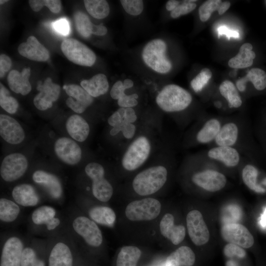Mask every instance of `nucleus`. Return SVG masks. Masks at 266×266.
<instances>
[{
	"label": "nucleus",
	"mask_w": 266,
	"mask_h": 266,
	"mask_svg": "<svg viewBox=\"0 0 266 266\" xmlns=\"http://www.w3.org/2000/svg\"><path fill=\"white\" fill-rule=\"evenodd\" d=\"M230 5L231 3L229 1L222 2L217 9L219 14L222 15L229 8Z\"/></svg>",
	"instance_id": "57"
},
{
	"label": "nucleus",
	"mask_w": 266,
	"mask_h": 266,
	"mask_svg": "<svg viewBox=\"0 0 266 266\" xmlns=\"http://www.w3.org/2000/svg\"><path fill=\"white\" fill-rule=\"evenodd\" d=\"M252 45L249 43L243 44L240 48L238 53L228 62L229 66L235 68H243L251 66L256 54L252 51Z\"/></svg>",
	"instance_id": "33"
},
{
	"label": "nucleus",
	"mask_w": 266,
	"mask_h": 266,
	"mask_svg": "<svg viewBox=\"0 0 266 266\" xmlns=\"http://www.w3.org/2000/svg\"><path fill=\"white\" fill-rule=\"evenodd\" d=\"M53 27L58 33L63 35H67L69 32V26L67 21L64 19H60L53 23Z\"/></svg>",
	"instance_id": "49"
},
{
	"label": "nucleus",
	"mask_w": 266,
	"mask_h": 266,
	"mask_svg": "<svg viewBox=\"0 0 266 266\" xmlns=\"http://www.w3.org/2000/svg\"><path fill=\"white\" fill-rule=\"evenodd\" d=\"M196 0H185L178 5L170 12V16L173 18H177L181 15L188 14L194 10L197 5L194 2Z\"/></svg>",
	"instance_id": "45"
},
{
	"label": "nucleus",
	"mask_w": 266,
	"mask_h": 266,
	"mask_svg": "<svg viewBox=\"0 0 266 266\" xmlns=\"http://www.w3.org/2000/svg\"><path fill=\"white\" fill-rule=\"evenodd\" d=\"M141 251L137 247L126 246L119 252L116 260V266H136Z\"/></svg>",
	"instance_id": "37"
},
{
	"label": "nucleus",
	"mask_w": 266,
	"mask_h": 266,
	"mask_svg": "<svg viewBox=\"0 0 266 266\" xmlns=\"http://www.w3.org/2000/svg\"><path fill=\"white\" fill-rule=\"evenodd\" d=\"M67 232L74 242L83 241L89 246L97 248L103 242L101 231L97 223L90 218L75 212L67 224Z\"/></svg>",
	"instance_id": "1"
},
{
	"label": "nucleus",
	"mask_w": 266,
	"mask_h": 266,
	"mask_svg": "<svg viewBox=\"0 0 266 266\" xmlns=\"http://www.w3.org/2000/svg\"><path fill=\"white\" fill-rule=\"evenodd\" d=\"M48 240L32 239L25 243L23 250L21 266H46L42 253L49 247Z\"/></svg>",
	"instance_id": "20"
},
{
	"label": "nucleus",
	"mask_w": 266,
	"mask_h": 266,
	"mask_svg": "<svg viewBox=\"0 0 266 266\" xmlns=\"http://www.w3.org/2000/svg\"><path fill=\"white\" fill-rule=\"evenodd\" d=\"M12 65L11 60L5 54H1L0 56V77H3L5 73L8 72Z\"/></svg>",
	"instance_id": "51"
},
{
	"label": "nucleus",
	"mask_w": 266,
	"mask_h": 266,
	"mask_svg": "<svg viewBox=\"0 0 266 266\" xmlns=\"http://www.w3.org/2000/svg\"><path fill=\"white\" fill-rule=\"evenodd\" d=\"M161 204L154 198H147L132 201L127 206L125 214L132 221H150L160 213Z\"/></svg>",
	"instance_id": "9"
},
{
	"label": "nucleus",
	"mask_w": 266,
	"mask_h": 266,
	"mask_svg": "<svg viewBox=\"0 0 266 266\" xmlns=\"http://www.w3.org/2000/svg\"><path fill=\"white\" fill-rule=\"evenodd\" d=\"M197 187L209 192H216L226 186L227 179L221 172L212 168H203L195 172L191 177Z\"/></svg>",
	"instance_id": "14"
},
{
	"label": "nucleus",
	"mask_w": 266,
	"mask_h": 266,
	"mask_svg": "<svg viewBox=\"0 0 266 266\" xmlns=\"http://www.w3.org/2000/svg\"><path fill=\"white\" fill-rule=\"evenodd\" d=\"M69 97L66 100L67 106L77 113H82L93 102L91 96L81 86L69 84L63 87Z\"/></svg>",
	"instance_id": "21"
},
{
	"label": "nucleus",
	"mask_w": 266,
	"mask_h": 266,
	"mask_svg": "<svg viewBox=\"0 0 266 266\" xmlns=\"http://www.w3.org/2000/svg\"><path fill=\"white\" fill-rule=\"evenodd\" d=\"M248 81L252 82L256 90H263L266 88V72L259 68L250 69L245 77L236 82V86L238 90L241 92L244 91Z\"/></svg>",
	"instance_id": "32"
},
{
	"label": "nucleus",
	"mask_w": 266,
	"mask_h": 266,
	"mask_svg": "<svg viewBox=\"0 0 266 266\" xmlns=\"http://www.w3.org/2000/svg\"><path fill=\"white\" fill-rule=\"evenodd\" d=\"M221 234L225 241L242 248H250L254 243L252 234L240 224L230 223L224 225L221 229Z\"/></svg>",
	"instance_id": "17"
},
{
	"label": "nucleus",
	"mask_w": 266,
	"mask_h": 266,
	"mask_svg": "<svg viewBox=\"0 0 266 266\" xmlns=\"http://www.w3.org/2000/svg\"><path fill=\"white\" fill-rule=\"evenodd\" d=\"M121 132L123 136L127 139L132 138L134 135L135 126L133 124L123 120L121 123Z\"/></svg>",
	"instance_id": "52"
},
{
	"label": "nucleus",
	"mask_w": 266,
	"mask_h": 266,
	"mask_svg": "<svg viewBox=\"0 0 266 266\" xmlns=\"http://www.w3.org/2000/svg\"><path fill=\"white\" fill-rule=\"evenodd\" d=\"M160 230L161 234L174 245L180 243L186 234L185 227L175 225L174 217L170 213H166L163 217L160 223Z\"/></svg>",
	"instance_id": "27"
},
{
	"label": "nucleus",
	"mask_w": 266,
	"mask_h": 266,
	"mask_svg": "<svg viewBox=\"0 0 266 266\" xmlns=\"http://www.w3.org/2000/svg\"><path fill=\"white\" fill-rule=\"evenodd\" d=\"M244 137V124L243 121L224 120L213 142V146H231L240 151Z\"/></svg>",
	"instance_id": "11"
},
{
	"label": "nucleus",
	"mask_w": 266,
	"mask_h": 266,
	"mask_svg": "<svg viewBox=\"0 0 266 266\" xmlns=\"http://www.w3.org/2000/svg\"><path fill=\"white\" fill-rule=\"evenodd\" d=\"M192 101L191 94L175 84L165 86L156 98V102L163 110L175 112L186 109Z\"/></svg>",
	"instance_id": "5"
},
{
	"label": "nucleus",
	"mask_w": 266,
	"mask_h": 266,
	"mask_svg": "<svg viewBox=\"0 0 266 266\" xmlns=\"http://www.w3.org/2000/svg\"><path fill=\"white\" fill-rule=\"evenodd\" d=\"M33 181L44 188L49 196L54 200H60L63 190L60 180L55 174L43 170L35 171L32 175Z\"/></svg>",
	"instance_id": "22"
},
{
	"label": "nucleus",
	"mask_w": 266,
	"mask_h": 266,
	"mask_svg": "<svg viewBox=\"0 0 266 266\" xmlns=\"http://www.w3.org/2000/svg\"><path fill=\"white\" fill-rule=\"evenodd\" d=\"M138 98V95L135 93L129 95L125 94L118 100L117 103L120 107L133 108L137 105V99Z\"/></svg>",
	"instance_id": "48"
},
{
	"label": "nucleus",
	"mask_w": 266,
	"mask_h": 266,
	"mask_svg": "<svg viewBox=\"0 0 266 266\" xmlns=\"http://www.w3.org/2000/svg\"><path fill=\"white\" fill-rule=\"evenodd\" d=\"M120 2L125 11L131 15H139L143 10V1L141 0H121Z\"/></svg>",
	"instance_id": "44"
},
{
	"label": "nucleus",
	"mask_w": 266,
	"mask_h": 266,
	"mask_svg": "<svg viewBox=\"0 0 266 266\" xmlns=\"http://www.w3.org/2000/svg\"><path fill=\"white\" fill-rule=\"evenodd\" d=\"M151 144L145 136L136 138L129 146L122 160L123 167L127 170L133 171L142 166L148 158Z\"/></svg>",
	"instance_id": "8"
},
{
	"label": "nucleus",
	"mask_w": 266,
	"mask_h": 266,
	"mask_svg": "<svg viewBox=\"0 0 266 266\" xmlns=\"http://www.w3.org/2000/svg\"><path fill=\"white\" fill-rule=\"evenodd\" d=\"M186 224L189 235L196 245L201 246L209 241V232L200 211H190L186 217Z\"/></svg>",
	"instance_id": "16"
},
{
	"label": "nucleus",
	"mask_w": 266,
	"mask_h": 266,
	"mask_svg": "<svg viewBox=\"0 0 266 266\" xmlns=\"http://www.w3.org/2000/svg\"><path fill=\"white\" fill-rule=\"evenodd\" d=\"M74 20L76 30L80 35L88 38L92 34L93 23L87 14L77 11L74 14Z\"/></svg>",
	"instance_id": "40"
},
{
	"label": "nucleus",
	"mask_w": 266,
	"mask_h": 266,
	"mask_svg": "<svg viewBox=\"0 0 266 266\" xmlns=\"http://www.w3.org/2000/svg\"><path fill=\"white\" fill-rule=\"evenodd\" d=\"M203 157L228 168L236 167L243 161L238 149L228 146H213L204 152Z\"/></svg>",
	"instance_id": "15"
},
{
	"label": "nucleus",
	"mask_w": 266,
	"mask_h": 266,
	"mask_svg": "<svg viewBox=\"0 0 266 266\" xmlns=\"http://www.w3.org/2000/svg\"><path fill=\"white\" fill-rule=\"evenodd\" d=\"M0 134L7 143L18 144L25 137L24 131L18 122L5 114L0 115Z\"/></svg>",
	"instance_id": "23"
},
{
	"label": "nucleus",
	"mask_w": 266,
	"mask_h": 266,
	"mask_svg": "<svg viewBox=\"0 0 266 266\" xmlns=\"http://www.w3.org/2000/svg\"><path fill=\"white\" fill-rule=\"evenodd\" d=\"M221 2L220 0H208L202 3L199 9L200 20L202 22L208 20L212 13L217 10Z\"/></svg>",
	"instance_id": "43"
},
{
	"label": "nucleus",
	"mask_w": 266,
	"mask_h": 266,
	"mask_svg": "<svg viewBox=\"0 0 266 266\" xmlns=\"http://www.w3.org/2000/svg\"><path fill=\"white\" fill-rule=\"evenodd\" d=\"M123 84L126 90L131 88L133 86V80L129 78L125 79L123 82Z\"/></svg>",
	"instance_id": "60"
},
{
	"label": "nucleus",
	"mask_w": 266,
	"mask_h": 266,
	"mask_svg": "<svg viewBox=\"0 0 266 266\" xmlns=\"http://www.w3.org/2000/svg\"><path fill=\"white\" fill-rule=\"evenodd\" d=\"M8 0H0V4H3L5 3H6V2H7Z\"/></svg>",
	"instance_id": "64"
},
{
	"label": "nucleus",
	"mask_w": 266,
	"mask_h": 266,
	"mask_svg": "<svg viewBox=\"0 0 266 266\" xmlns=\"http://www.w3.org/2000/svg\"><path fill=\"white\" fill-rule=\"evenodd\" d=\"M28 166V160L23 154L20 153L9 154L1 163L0 176L5 182L15 181L23 176Z\"/></svg>",
	"instance_id": "13"
},
{
	"label": "nucleus",
	"mask_w": 266,
	"mask_h": 266,
	"mask_svg": "<svg viewBox=\"0 0 266 266\" xmlns=\"http://www.w3.org/2000/svg\"><path fill=\"white\" fill-rule=\"evenodd\" d=\"M121 123L112 127V129L110 131V134L111 135H116L120 132H121Z\"/></svg>",
	"instance_id": "59"
},
{
	"label": "nucleus",
	"mask_w": 266,
	"mask_h": 266,
	"mask_svg": "<svg viewBox=\"0 0 266 266\" xmlns=\"http://www.w3.org/2000/svg\"><path fill=\"white\" fill-rule=\"evenodd\" d=\"M18 51L21 56L37 62H45L50 57L48 50L33 36H29L26 42L21 43Z\"/></svg>",
	"instance_id": "24"
},
{
	"label": "nucleus",
	"mask_w": 266,
	"mask_h": 266,
	"mask_svg": "<svg viewBox=\"0 0 266 266\" xmlns=\"http://www.w3.org/2000/svg\"><path fill=\"white\" fill-rule=\"evenodd\" d=\"M215 105L217 108H220L222 106V104L220 101H216L215 102Z\"/></svg>",
	"instance_id": "63"
},
{
	"label": "nucleus",
	"mask_w": 266,
	"mask_h": 266,
	"mask_svg": "<svg viewBox=\"0 0 266 266\" xmlns=\"http://www.w3.org/2000/svg\"><path fill=\"white\" fill-rule=\"evenodd\" d=\"M123 119L127 122L133 124L136 121L137 116L132 107L125 108Z\"/></svg>",
	"instance_id": "54"
},
{
	"label": "nucleus",
	"mask_w": 266,
	"mask_h": 266,
	"mask_svg": "<svg viewBox=\"0 0 266 266\" xmlns=\"http://www.w3.org/2000/svg\"><path fill=\"white\" fill-rule=\"evenodd\" d=\"M29 3L35 12L40 11L44 6L47 7L54 13H58L61 9V1L59 0H30Z\"/></svg>",
	"instance_id": "42"
},
{
	"label": "nucleus",
	"mask_w": 266,
	"mask_h": 266,
	"mask_svg": "<svg viewBox=\"0 0 266 266\" xmlns=\"http://www.w3.org/2000/svg\"><path fill=\"white\" fill-rule=\"evenodd\" d=\"M61 49L66 57L76 65L92 66L96 62L95 53L75 39L69 38L65 39L61 43Z\"/></svg>",
	"instance_id": "10"
},
{
	"label": "nucleus",
	"mask_w": 266,
	"mask_h": 266,
	"mask_svg": "<svg viewBox=\"0 0 266 266\" xmlns=\"http://www.w3.org/2000/svg\"><path fill=\"white\" fill-rule=\"evenodd\" d=\"M179 1L176 0H168L166 4V8L167 11H172L179 5Z\"/></svg>",
	"instance_id": "58"
},
{
	"label": "nucleus",
	"mask_w": 266,
	"mask_h": 266,
	"mask_svg": "<svg viewBox=\"0 0 266 266\" xmlns=\"http://www.w3.org/2000/svg\"><path fill=\"white\" fill-rule=\"evenodd\" d=\"M224 255L229 258L236 257L243 258L246 255L245 250L240 246L233 243H228L224 248Z\"/></svg>",
	"instance_id": "46"
},
{
	"label": "nucleus",
	"mask_w": 266,
	"mask_h": 266,
	"mask_svg": "<svg viewBox=\"0 0 266 266\" xmlns=\"http://www.w3.org/2000/svg\"><path fill=\"white\" fill-rule=\"evenodd\" d=\"M0 105L10 114L15 113L19 107L17 100L9 95L8 90L1 83L0 85Z\"/></svg>",
	"instance_id": "41"
},
{
	"label": "nucleus",
	"mask_w": 266,
	"mask_h": 266,
	"mask_svg": "<svg viewBox=\"0 0 266 266\" xmlns=\"http://www.w3.org/2000/svg\"><path fill=\"white\" fill-rule=\"evenodd\" d=\"M84 3L88 13L94 18L102 19L109 14L110 8L106 0H85Z\"/></svg>",
	"instance_id": "39"
},
{
	"label": "nucleus",
	"mask_w": 266,
	"mask_h": 266,
	"mask_svg": "<svg viewBox=\"0 0 266 266\" xmlns=\"http://www.w3.org/2000/svg\"><path fill=\"white\" fill-rule=\"evenodd\" d=\"M196 260L193 251L186 246H182L172 252L166 258V266H192Z\"/></svg>",
	"instance_id": "31"
},
{
	"label": "nucleus",
	"mask_w": 266,
	"mask_h": 266,
	"mask_svg": "<svg viewBox=\"0 0 266 266\" xmlns=\"http://www.w3.org/2000/svg\"><path fill=\"white\" fill-rule=\"evenodd\" d=\"M89 218L95 223L107 226H112L116 218L114 210L109 207L102 205L93 206L88 210Z\"/></svg>",
	"instance_id": "34"
},
{
	"label": "nucleus",
	"mask_w": 266,
	"mask_h": 266,
	"mask_svg": "<svg viewBox=\"0 0 266 266\" xmlns=\"http://www.w3.org/2000/svg\"><path fill=\"white\" fill-rule=\"evenodd\" d=\"M65 232L49 238L48 266H74L75 244L68 232Z\"/></svg>",
	"instance_id": "3"
},
{
	"label": "nucleus",
	"mask_w": 266,
	"mask_h": 266,
	"mask_svg": "<svg viewBox=\"0 0 266 266\" xmlns=\"http://www.w3.org/2000/svg\"><path fill=\"white\" fill-rule=\"evenodd\" d=\"M210 78L200 72L191 82V85L195 92L201 91L208 83Z\"/></svg>",
	"instance_id": "47"
},
{
	"label": "nucleus",
	"mask_w": 266,
	"mask_h": 266,
	"mask_svg": "<svg viewBox=\"0 0 266 266\" xmlns=\"http://www.w3.org/2000/svg\"><path fill=\"white\" fill-rule=\"evenodd\" d=\"M119 112L117 111L114 112L108 119L107 122L109 125L112 127L121 124L123 121Z\"/></svg>",
	"instance_id": "55"
},
{
	"label": "nucleus",
	"mask_w": 266,
	"mask_h": 266,
	"mask_svg": "<svg viewBox=\"0 0 266 266\" xmlns=\"http://www.w3.org/2000/svg\"><path fill=\"white\" fill-rule=\"evenodd\" d=\"M26 241L15 234L6 236L1 241L0 266H21Z\"/></svg>",
	"instance_id": "12"
},
{
	"label": "nucleus",
	"mask_w": 266,
	"mask_h": 266,
	"mask_svg": "<svg viewBox=\"0 0 266 266\" xmlns=\"http://www.w3.org/2000/svg\"><path fill=\"white\" fill-rule=\"evenodd\" d=\"M107 33V29L106 27L102 25H95L93 24L92 29V34L98 36H103Z\"/></svg>",
	"instance_id": "56"
},
{
	"label": "nucleus",
	"mask_w": 266,
	"mask_h": 266,
	"mask_svg": "<svg viewBox=\"0 0 266 266\" xmlns=\"http://www.w3.org/2000/svg\"><path fill=\"white\" fill-rule=\"evenodd\" d=\"M85 171L92 180V192L94 197L101 202H106L111 198L113 189L104 177L105 171L102 166L92 162L86 165Z\"/></svg>",
	"instance_id": "7"
},
{
	"label": "nucleus",
	"mask_w": 266,
	"mask_h": 266,
	"mask_svg": "<svg viewBox=\"0 0 266 266\" xmlns=\"http://www.w3.org/2000/svg\"><path fill=\"white\" fill-rule=\"evenodd\" d=\"M81 86L92 97L96 98L105 94L109 89L106 76L98 73L89 79L80 82Z\"/></svg>",
	"instance_id": "30"
},
{
	"label": "nucleus",
	"mask_w": 266,
	"mask_h": 266,
	"mask_svg": "<svg viewBox=\"0 0 266 266\" xmlns=\"http://www.w3.org/2000/svg\"><path fill=\"white\" fill-rule=\"evenodd\" d=\"M261 224L264 226L266 225V209L261 220Z\"/></svg>",
	"instance_id": "62"
},
{
	"label": "nucleus",
	"mask_w": 266,
	"mask_h": 266,
	"mask_svg": "<svg viewBox=\"0 0 266 266\" xmlns=\"http://www.w3.org/2000/svg\"><path fill=\"white\" fill-rule=\"evenodd\" d=\"M167 170L163 166H156L138 173L132 185L135 192L140 196H148L161 189L166 183Z\"/></svg>",
	"instance_id": "4"
},
{
	"label": "nucleus",
	"mask_w": 266,
	"mask_h": 266,
	"mask_svg": "<svg viewBox=\"0 0 266 266\" xmlns=\"http://www.w3.org/2000/svg\"><path fill=\"white\" fill-rule=\"evenodd\" d=\"M220 94L226 100L230 108L240 107L242 101L237 90L233 83L229 80L223 81L219 86Z\"/></svg>",
	"instance_id": "36"
},
{
	"label": "nucleus",
	"mask_w": 266,
	"mask_h": 266,
	"mask_svg": "<svg viewBox=\"0 0 266 266\" xmlns=\"http://www.w3.org/2000/svg\"><path fill=\"white\" fill-rule=\"evenodd\" d=\"M36 89L39 92L34 97L33 102L35 107L41 111L51 108L53 102L58 99L61 92L60 86L53 83L50 77H47L43 83L39 81Z\"/></svg>",
	"instance_id": "18"
},
{
	"label": "nucleus",
	"mask_w": 266,
	"mask_h": 266,
	"mask_svg": "<svg viewBox=\"0 0 266 266\" xmlns=\"http://www.w3.org/2000/svg\"><path fill=\"white\" fill-rule=\"evenodd\" d=\"M125 90L123 82L118 80L112 86L110 92V96L113 99L118 100L125 94Z\"/></svg>",
	"instance_id": "50"
},
{
	"label": "nucleus",
	"mask_w": 266,
	"mask_h": 266,
	"mask_svg": "<svg viewBox=\"0 0 266 266\" xmlns=\"http://www.w3.org/2000/svg\"><path fill=\"white\" fill-rule=\"evenodd\" d=\"M30 75V67L24 68L21 72L16 70L10 71L7 78L10 89L17 94L23 96L28 95L32 90L29 81Z\"/></svg>",
	"instance_id": "28"
},
{
	"label": "nucleus",
	"mask_w": 266,
	"mask_h": 266,
	"mask_svg": "<svg viewBox=\"0 0 266 266\" xmlns=\"http://www.w3.org/2000/svg\"><path fill=\"white\" fill-rule=\"evenodd\" d=\"M21 213L20 206L14 200L5 198L0 199V220L9 224L15 221Z\"/></svg>",
	"instance_id": "35"
},
{
	"label": "nucleus",
	"mask_w": 266,
	"mask_h": 266,
	"mask_svg": "<svg viewBox=\"0 0 266 266\" xmlns=\"http://www.w3.org/2000/svg\"><path fill=\"white\" fill-rule=\"evenodd\" d=\"M54 149L58 158L64 163L73 166L77 164L82 158V150L73 139L62 137L56 140Z\"/></svg>",
	"instance_id": "19"
},
{
	"label": "nucleus",
	"mask_w": 266,
	"mask_h": 266,
	"mask_svg": "<svg viewBox=\"0 0 266 266\" xmlns=\"http://www.w3.org/2000/svg\"><path fill=\"white\" fill-rule=\"evenodd\" d=\"M258 175V170L253 165L247 164L243 166L241 177L244 184L256 193H264L266 190L257 183Z\"/></svg>",
	"instance_id": "38"
},
{
	"label": "nucleus",
	"mask_w": 266,
	"mask_h": 266,
	"mask_svg": "<svg viewBox=\"0 0 266 266\" xmlns=\"http://www.w3.org/2000/svg\"><path fill=\"white\" fill-rule=\"evenodd\" d=\"M30 224L36 233L53 237L64 231V220L53 207L41 205L35 209L30 217Z\"/></svg>",
	"instance_id": "2"
},
{
	"label": "nucleus",
	"mask_w": 266,
	"mask_h": 266,
	"mask_svg": "<svg viewBox=\"0 0 266 266\" xmlns=\"http://www.w3.org/2000/svg\"><path fill=\"white\" fill-rule=\"evenodd\" d=\"M166 45L162 39L157 38L148 42L142 52L144 63L154 71L162 74L168 72L172 65L166 56Z\"/></svg>",
	"instance_id": "6"
},
{
	"label": "nucleus",
	"mask_w": 266,
	"mask_h": 266,
	"mask_svg": "<svg viewBox=\"0 0 266 266\" xmlns=\"http://www.w3.org/2000/svg\"><path fill=\"white\" fill-rule=\"evenodd\" d=\"M200 71L203 72L204 74H205L206 76H207L210 78L212 76V72L209 68H204L202 69H201Z\"/></svg>",
	"instance_id": "61"
},
{
	"label": "nucleus",
	"mask_w": 266,
	"mask_h": 266,
	"mask_svg": "<svg viewBox=\"0 0 266 266\" xmlns=\"http://www.w3.org/2000/svg\"><path fill=\"white\" fill-rule=\"evenodd\" d=\"M13 200L23 207H33L40 201V198L31 184L23 183L15 186L12 191Z\"/></svg>",
	"instance_id": "25"
},
{
	"label": "nucleus",
	"mask_w": 266,
	"mask_h": 266,
	"mask_svg": "<svg viewBox=\"0 0 266 266\" xmlns=\"http://www.w3.org/2000/svg\"><path fill=\"white\" fill-rule=\"evenodd\" d=\"M218 37L223 34L226 35L229 38L231 37L238 38L239 36L238 33L236 31L230 29L228 27L223 26L218 29Z\"/></svg>",
	"instance_id": "53"
},
{
	"label": "nucleus",
	"mask_w": 266,
	"mask_h": 266,
	"mask_svg": "<svg viewBox=\"0 0 266 266\" xmlns=\"http://www.w3.org/2000/svg\"><path fill=\"white\" fill-rule=\"evenodd\" d=\"M66 127L69 135L78 142L84 141L90 133V127L87 122L77 114L71 115L67 118Z\"/></svg>",
	"instance_id": "29"
},
{
	"label": "nucleus",
	"mask_w": 266,
	"mask_h": 266,
	"mask_svg": "<svg viewBox=\"0 0 266 266\" xmlns=\"http://www.w3.org/2000/svg\"><path fill=\"white\" fill-rule=\"evenodd\" d=\"M224 120L212 117L203 120L195 135V140L199 144L212 143L217 136Z\"/></svg>",
	"instance_id": "26"
}]
</instances>
